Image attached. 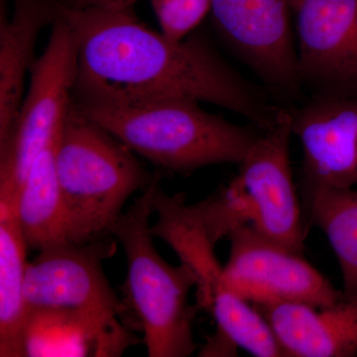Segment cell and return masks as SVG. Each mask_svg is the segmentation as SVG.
<instances>
[{
	"label": "cell",
	"mask_w": 357,
	"mask_h": 357,
	"mask_svg": "<svg viewBox=\"0 0 357 357\" xmlns=\"http://www.w3.org/2000/svg\"><path fill=\"white\" fill-rule=\"evenodd\" d=\"M57 13L76 39L73 100L128 105L185 98L229 109L263 131L278 121L282 107L239 74L204 32L172 41L133 8H70L57 0Z\"/></svg>",
	"instance_id": "1"
},
{
	"label": "cell",
	"mask_w": 357,
	"mask_h": 357,
	"mask_svg": "<svg viewBox=\"0 0 357 357\" xmlns=\"http://www.w3.org/2000/svg\"><path fill=\"white\" fill-rule=\"evenodd\" d=\"M77 109L134 153L183 175L215 164H239L263 133L239 126L185 98L114 105L79 102Z\"/></svg>",
	"instance_id": "2"
},
{
	"label": "cell",
	"mask_w": 357,
	"mask_h": 357,
	"mask_svg": "<svg viewBox=\"0 0 357 357\" xmlns=\"http://www.w3.org/2000/svg\"><path fill=\"white\" fill-rule=\"evenodd\" d=\"M56 171L64 199L69 243L112 236L134 192L155 177L134 152L91 121L72 100L56 144Z\"/></svg>",
	"instance_id": "3"
},
{
	"label": "cell",
	"mask_w": 357,
	"mask_h": 357,
	"mask_svg": "<svg viewBox=\"0 0 357 357\" xmlns=\"http://www.w3.org/2000/svg\"><path fill=\"white\" fill-rule=\"evenodd\" d=\"M162 174L155 177L112 229L128 261L124 303L134 330L143 333L149 357H187L196 351L194 321L199 307L189 302L197 280L181 263L172 266L160 256L153 243L150 218Z\"/></svg>",
	"instance_id": "4"
},
{
	"label": "cell",
	"mask_w": 357,
	"mask_h": 357,
	"mask_svg": "<svg viewBox=\"0 0 357 357\" xmlns=\"http://www.w3.org/2000/svg\"><path fill=\"white\" fill-rule=\"evenodd\" d=\"M77 74L76 39L57 13L48 44L30 70L29 89L13 128L0 144V204L15 206L33 162L60 133Z\"/></svg>",
	"instance_id": "5"
},
{
	"label": "cell",
	"mask_w": 357,
	"mask_h": 357,
	"mask_svg": "<svg viewBox=\"0 0 357 357\" xmlns=\"http://www.w3.org/2000/svg\"><path fill=\"white\" fill-rule=\"evenodd\" d=\"M292 136L290 110L283 107L274 128L263 131L220 191L241 227L302 255L307 229L291 167Z\"/></svg>",
	"instance_id": "6"
},
{
	"label": "cell",
	"mask_w": 357,
	"mask_h": 357,
	"mask_svg": "<svg viewBox=\"0 0 357 357\" xmlns=\"http://www.w3.org/2000/svg\"><path fill=\"white\" fill-rule=\"evenodd\" d=\"M295 0H211L213 29L234 55L285 107L302 102L297 43L291 25Z\"/></svg>",
	"instance_id": "7"
},
{
	"label": "cell",
	"mask_w": 357,
	"mask_h": 357,
	"mask_svg": "<svg viewBox=\"0 0 357 357\" xmlns=\"http://www.w3.org/2000/svg\"><path fill=\"white\" fill-rule=\"evenodd\" d=\"M229 237V258L222 266V285L251 304L295 302L326 307L344 296L301 253L252 227H239Z\"/></svg>",
	"instance_id": "8"
},
{
	"label": "cell",
	"mask_w": 357,
	"mask_h": 357,
	"mask_svg": "<svg viewBox=\"0 0 357 357\" xmlns=\"http://www.w3.org/2000/svg\"><path fill=\"white\" fill-rule=\"evenodd\" d=\"M114 237L84 244H58L38 251L26 268L28 311L68 309L96 312L117 317L134 331L130 312L103 272L102 262L116 252Z\"/></svg>",
	"instance_id": "9"
},
{
	"label": "cell",
	"mask_w": 357,
	"mask_h": 357,
	"mask_svg": "<svg viewBox=\"0 0 357 357\" xmlns=\"http://www.w3.org/2000/svg\"><path fill=\"white\" fill-rule=\"evenodd\" d=\"M288 107L302 146L303 208L321 190L357 187V93L311 96Z\"/></svg>",
	"instance_id": "10"
},
{
	"label": "cell",
	"mask_w": 357,
	"mask_h": 357,
	"mask_svg": "<svg viewBox=\"0 0 357 357\" xmlns=\"http://www.w3.org/2000/svg\"><path fill=\"white\" fill-rule=\"evenodd\" d=\"M298 68L311 96L357 93V0H295Z\"/></svg>",
	"instance_id": "11"
},
{
	"label": "cell",
	"mask_w": 357,
	"mask_h": 357,
	"mask_svg": "<svg viewBox=\"0 0 357 357\" xmlns=\"http://www.w3.org/2000/svg\"><path fill=\"white\" fill-rule=\"evenodd\" d=\"M266 319L284 357L357 356V295L335 304L304 303L253 305Z\"/></svg>",
	"instance_id": "12"
},
{
	"label": "cell",
	"mask_w": 357,
	"mask_h": 357,
	"mask_svg": "<svg viewBox=\"0 0 357 357\" xmlns=\"http://www.w3.org/2000/svg\"><path fill=\"white\" fill-rule=\"evenodd\" d=\"M137 342L117 317L68 309L28 311L26 357L119 356Z\"/></svg>",
	"instance_id": "13"
},
{
	"label": "cell",
	"mask_w": 357,
	"mask_h": 357,
	"mask_svg": "<svg viewBox=\"0 0 357 357\" xmlns=\"http://www.w3.org/2000/svg\"><path fill=\"white\" fill-rule=\"evenodd\" d=\"M57 17V0H15L10 20L0 17V144L8 137L23 102L25 77L34 64L40 32Z\"/></svg>",
	"instance_id": "14"
},
{
	"label": "cell",
	"mask_w": 357,
	"mask_h": 357,
	"mask_svg": "<svg viewBox=\"0 0 357 357\" xmlns=\"http://www.w3.org/2000/svg\"><path fill=\"white\" fill-rule=\"evenodd\" d=\"M153 213L158 220L151 227L152 236L169 244L181 263L191 270L197 280V306L210 312L213 296L222 287V266L203 222L192 204H185L184 194H167L160 185L154 195Z\"/></svg>",
	"instance_id": "15"
},
{
	"label": "cell",
	"mask_w": 357,
	"mask_h": 357,
	"mask_svg": "<svg viewBox=\"0 0 357 357\" xmlns=\"http://www.w3.org/2000/svg\"><path fill=\"white\" fill-rule=\"evenodd\" d=\"M58 137L34 160L16 198V215L29 250L69 243L64 199L56 171Z\"/></svg>",
	"instance_id": "16"
},
{
	"label": "cell",
	"mask_w": 357,
	"mask_h": 357,
	"mask_svg": "<svg viewBox=\"0 0 357 357\" xmlns=\"http://www.w3.org/2000/svg\"><path fill=\"white\" fill-rule=\"evenodd\" d=\"M27 244L16 208L0 204V356L23 357L28 307L24 298Z\"/></svg>",
	"instance_id": "17"
},
{
	"label": "cell",
	"mask_w": 357,
	"mask_h": 357,
	"mask_svg": "<svg viewBox=\"0 0 357 357\" xmlns=\"http://www.w3.org/2000/svg\"><path fill=\"white\" fill-rule=\"evenodd\" d=\"M307 229L316 225L337 256L345 295H357V190L326 188L303 208Z\"/></svg>",
	"instance_id": "18"
},
{
	"label": "cell",
	"mask_w": 357,
	"mask_h": 357,
	"mask_svg": "<svg viewBox=\"0 0 357 357\" xmlns=\"http://www.w3.org/2000/svg\"><path fill=\"white\" fill-rule=\"evenodd\" d=\"M210 312L218 331L211 340L229 356L237 347L257 357H284L271 326L251 303L222 287L213 297Z\"/></svg>",
	"instance_id": "19"
},
{
	"label": "cell",
	"mask_w": 357,
	"mask_h": 357,
	"mask_svg": "<svg viewBox=\"0 0 357 357\" xmlns=\"http://www.w3.org/2000/svg\"><path fill=\"white\" fill-rule=\"evenodd\" d=\"M160 29L172 41L189 36L210 14L211 0H150Z\"/></svg>",
	"instance_id": "20"
},
{
	"label": "cell",
	"mask_w": 357,
	"mask_h": 357,
	"mask_svg": "<svg viewBox=\"0 0 357 357\" xmlns=\"http://www.w3.org/2000/svg\"><path fill=\"white\" fill-rule=\"evenodd\" d=\"M70 8H98L105 10H122L133 8L138 0H58Z\"/></svg>",
	"instance_id": "21"
}]
</instances>
